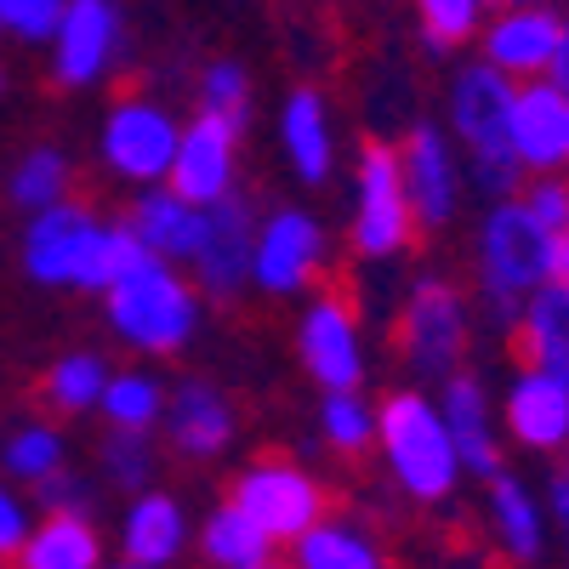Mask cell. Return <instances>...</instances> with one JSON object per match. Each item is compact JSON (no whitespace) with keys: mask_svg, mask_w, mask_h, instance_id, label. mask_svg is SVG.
Wrapping results in <instances>:
<instances>
[{"mask_svg":"<svg viewBox=\"0 0 569 569\" xmlns=\"http://www.w3.org/2000/svg\"><path fill=\"white\" fill-rule=\"evenodd\" d=\"M472 342V302L461 297V284L445 273L410 279L405 308H399V359L416 382H445L461 370Z\"/></svg>","mask_w":569,"mask_h":569,"instance_id":"obj_6","label":"cell"},{"mask_svg":"<svg viewBox=\"0 0 569 569\" xmlns=\"http://www.w3.org/2000/svg\"><path fill=\"white\" fill-rule=\"evenodd\" d=\"M439 416L456 439V456L467 467V479H496L501 472V416H496V399L485 388V376L472 370H456L439 382Z\"/></svg>","mask_w":569,"mask_h":569,"instance_id":"obj_20","label":"cell"},{"mask_svg":"<svg viewBox=\"0 0 569 569\" xmlns=\"http://www.w3.org/2000/svg\"><path fill=\"white\" fill-rule=\"evenodd\" d=\"M512 160L530 177L569 171V91L541 80H518L512 91Z\"/></svg>","mask_w":569,"mask_h":569,"instance_id":"obj_19","label":"cell"},{"mask_svg":"<svg viewBox=\"0 0 569 569\" xmlns=\"http://www.w3.org/2000/svg\"><path fill=\"white\" fill-rule=\"evenodd\" d=\"M376 450H382L388 479L410 507H450L467 479L450 427L433 393H421V388H393L376 405Z\"/></svg>","mask_w":569,"mask_h":569,"instance_id":"obj_4","label":"cell"},{"mask_svg":"<svg viewBox=\"0 0 569 569\" xmlns=\"http://www.w3.org/2000/svg\"><path fill=\"white\" fill-rule=\"evenodd\" d=\"M103 388H109V359L91 353V348L58 353L52 365H46V376H40V399H46V410H52L58 421L91 416L98 399H103Z\"/></svg>","mask_w":569,"mask_h":569,"instance_id":"obj_29","label":"cell"},{"mask_svg":"<svg viewBox=\"0 0 569 569\" xmlns=\"http://www.w3.org/2000/svg\"><path fill=\"white\" fill-rule=\"evenodd\" d=\"M490 7H541V0H490Z\"/></svg>","mask_w":569,"mask_h":569,"instance_id":"obj_43","label":"cell"},{"mask_svg":"<svg viewBox=\"0 0 569 569\" xmlns=\"http://www.w3.org/2000/svg\"><path fill=\"white\" fill-rule=\"evenodd\" d=\"M0 98H7V69H0Z\"/></svg>","mask_w":569,"mask_h":569,"instance_id":"obj_44","label":"cell"},{"mask_svg":"<svg viewBox=\"0 0 569 569\" xmlns=\"http://www.w3.org/2000/svg\"><path fill=\"white\" fill-rule=\"evenodd\" d=\"M29 490H34V507L40 512H91V479H86V472H74L69 461L58 472H46V479L29 485Z\"/></svg>","mask_w":569,"mask_h":569,"instance_id":"obj_39","label":"cell"},{"mask_svg":"<svg viewBox=\"0 0 569 569\" xmlns=\"http://www.w3.org/2000/svg\"><path fill=\"white\" fill-rule=\"evenodd\" d=\"M563 456H569V450H563ZM563 485H569V461H563Z\"/></svg>","mask_w":569,"mask_h":569,"instance_id":"obj_45","label":"cell"},{"mask_svg":"<svg viewBox=\"0 0 569 569\" xmlns=\"http://www.w3.org/2000/svg\"><path fill=\"white\" fill-rule=\"evenodd\" d=\"M194 103L200 114H222L233 126L251 120V103H257V74L240 63V58H206L200 74H194Z\"/></svg>","mask_w":569,"mask_h":569,"instance_id":"obj_35","label":"cell"},{"mask_svg":"<svg viewBox=\"0 0 569 569\" xmlns=\"http://www.w3.org/2000/svg\"><path fill=\"white\" fill-rule=\"evenodd\" d=\"M69 0H0V40H23V46H46L58 29Z\"/></svg>","mask_w":569,"mask_h":569,"instance_id":"obj_37","label":"cell"},{"mask_svg":"<svg viewBox=\"0 0 569 569\" xmlns=\"http://www.w3.org/2000/svg\"><path fill=\"white\" fill-rule=\"evenodd\" d=\"M393 149H399V177L410 194L416 233H445L461 217V194H467V166L445 120H410Z\"/></svg>","mask_w":569,"mask_h":569,"instance_id":"obj_12","label":"cell"},{"mask_svg":"<svg viewBox=\"0 0 569 569\" xmlns=\"http://www.w3.org/2000/svg\"><path fill=\"white\" fill-rule=\"evenodd\" d=\"M472 273H479V313L496 330H512L525 302L552 279V233L525 211V200H490L472 233Z\"/></svg>","mask_w":569,"mask_h":569,"instance_id":"obj_5","label":"cell"},{"mask_svg":"<svg viewBox=\"0 0 569 569\" xmlns=\"http://www.w3.org/2000/svg\"><path fill=\"white\" fill-rule=\"evenodd\" d=\"M501 439L525 456H563L569 450V370L518 365L501 388Z\"/></svg>","mask_w":569,"mask_h":569,"instance_id":"obj_15","label":"cell"},{"mask_svg":"<svg viewBox=\"0 0 569 569\" xmlns=\"http://www.w3.org/2000/svg\"><path fill=\"white\" fill-rule=\"evenodd\" d=\"M319 439H325V450H337L348 461L376 450V405L365 399V388L319 393Z\"/></svg>","mask_w":569,"mask_h":569,"instance_id":"obj_33","label":"cell"},{"mask_svg":"<svg viewBox=\"0 0 569 569\" xmlns=\"http://www.w3.org/2000/svg\"><path fill=\"white\" fill-rule=\"evenodd\" d=\"M18 251H23V273L34 284H52V291H91V297H103L109 284L142 257L126 217L103 222L80 200H58V206L34 211Z\"/></svg>","mask_w":569,"mask_h":569,"instance_id":"obj_1","label":"cell"},{"mask_svg":"<svg viewBox=\"0 0 569 569\" xmlns=\"http://www.w3.org/2000/svg\"><path fill=\"white\" fill-rule=\"evenodd\" d=\"M228 501L240 507L273 547H291L302 530H313L330 512L325 479L308 472L297 456H251L240 472H233Z\"/></svg>","mask_w":569,"mask_h":569,"instance_id":"obj_7","label":"cell"},{"mask_svg":"<svg viewBox=\"0 0 569 569\" xmlns=\"http://www.w3.org/2000/svg\"><path fill=\"white\" fill-rule=\"evenodd\" d=\"M330 233L308 206H273L257 217V251H251V291L268 302L308 297L325 273Z\"/></svg>","mask_w":569,"mask_h":569,"instance_id":"obj_10","label":"cell"},{"mask_svg":"<svg viewBox=\"0 0 569 569\" xmlns=\"http://www.w3.org/2000/svg\"><path fill=\"white\" fill-rule=\"evenodd\" d=\"M103 569H149V563H131V558H114V563H103Z\"/></svg>","mask_w":569,"mask_h":569,"instance_id":"obj_42","label":"cell"},{"mask_svg":"<svg viewBox=\"0 0 569 569\" xmlns=\"http://www.w3.org/2000/svg\"><path fill=\"white\" fill-rule=\"evenodd\" d=\"M262 569H291V563H262Z\"/></svg>","mask_w":569,"mask_h":569,"instance_id":"obj_46","label":"cell"},{"mask_svg":"<svg viewBox=\"0 0 569 569\" xmlns=\"http://www.w3.org/2000/svg\"><path fill=\"white\" fill-rule=\"evenodd\" d=\"M240 142H246V126H233L222 114L182 120L166 188H171V194H182L188 206H217L222 194L240 188Z\"/></svg>","mask_w":569,"mask_h":569,"instance_id":"obj_17","label":"cell"},{"mask_svg":"<svg viewBox=\"0 0 569 569\" xmlns=\"http://www.w3.org/2000/svg\"><path fill=\"white\" fill-rule=\"evenodd\" d=\"M188 541H194V518H188L182 496L149 485V490H137L120 512V558L131 563H149V569H171Z\"/></svg>","mask_w":569,"mask_h":569,"instance_id":"obj_22","label":"cell"},{"mask_svg":"<svg viewBox=\"0 0 569 569\" xmlns=\"http://www.w3.org/2000/svg\"><path fill=\"white\" fill-rule=\"evenodd\" d=\"M103 325L120 348L137 359H177L206 325V297L177 262L142 251L109 291H103Z\"/></svg>","mask_w":569,"mask_h":569,"instance_id":"obj_2","label":"cell"},{"mask_svg":"<svg viewBox=\"0 0 569 569\" xmlns=\"http://www.w3.org/2000/svg\"><path fill=\"white\" fill-rule=\"evenodd\" d=\"M518 200H525V211L552 233V240L569 233V171H547V177L525 182V188H518Z\"/></svg>","mask_w":569,"mask_h":569,"instance_id":"obj_38","label":"cell"},{"mask_svg":"<svg viewBox=\"0 0 569 569\" xmlns=\"http://www.w3.org/2000/svg\"><path fill=\"white\" fill-rule=\"evenodd\" d=\"M160 433H166L171 456L206 467V461L233 450V439H240V410H233V399L211 382V376L188 370V376H177V382H166Z\"/></svg>","mask_w":569,"mask_h":569,"instance_id":"obj_16","label":"cell"},{"mask_svg":"<svg viewBox=\"0 0 569 569\" xmlns=\"http://www.w3.org/2000/svg\"><path fill=\"white\" fill-rule=\"evenodd\" d=\"M29 530H34V512H29V501L7 485V472H0V563H12V558L23 552Z\"/></svg>","mask_w":569,"mask_h":569,"instance_id":"obj_40","label":"cell"},{"mask_svg":"<svg viewBox=\"0 0 569 569\" xmlns=\"http://www.w3.org/2000/svg\"><path fill=\"white\" fill-rule=\"evenodd\" d=\"M547 80L569 91V18H563V34H558V52H552V69H547Z\"/></svg>","mask_w":569,"mask_h":569,"instance_id":"obj_41","label":"cell"},{"mask_svg":"<svg viewBox=\"0 0 569 569\" xmlns=\"http://www.w3.org/2000/svg\"><path fill=\"white\" fill-rule=\"evenodd\" d=\"M200 217H206L200 206H188L166 182H154V188H137V200L126 211V228L137 233V246L149 257H166V262L188 268V257H194V246H200Z\"/></svg>","mask_w":569,"mask_h":569,"instance_id":"obj_24","label":"cell"},{"mask_svg":"<svg viewBox=\"0 0 569 569\" xmlns=\"http://www.w3.org/2000/svg\"><path fill=\"white\" fill-rule=\"evenodd\" d=\"M416 240L410 194L399 177V149L382 137H370L353 160V217H348V246L365 262H393Z\"/></svg>","mask_w":569,"mask_h":569,"instance_id":"obj_8","label":"cell"},{"mask_svg":"<svg viewBox=\"0 0 569 569\" xmlns=\"http://www.w3.org/2000/svg\"><path fill=\"white\" fill-rule=\"evenodd\" d=\"M512 91H518V80H507L485 58L456 63L445 80V131L461 149L467 182L485 200H507L525 182V166L512 160V131H507L512 126Z\"/></svg>","mask_w":569,"mask_h":569,"instance_id":"obj_3","label":"cell"},{"mask_svg":"<svg viewBox=\"0 0 569 569\" xmlns=\"http://www.w3.org/2000/svg\"><path fill=\"white\" fill-rule=\"evenodd\" d=\"M98 472H103L114 490H126V496L149 490L154 472H160V445H154V433H126V427H109L103 445H98Z\"/></svg>","mask_w":569,"mask_h":569,"instance_id":"obj_36","label":"cell"},{"mask_svg":"<svg viewBox=\"0 0 569 569\" xmlns=\"http://www.w3.org/2000/svg\"><path fill=\"white\" fill-rule=\"evenodd\" d=\"M18 569H103V530L91 512H40L23 552L12 558Z\"/></svg>","mask_w":569,"mask_h":569,"instance_id":"obj_25","label":"cell"},{"mask_svg":"<svg viewBox=\"0 0 569 569\" xmlns=\"http://www.w3.org/2000/svg\"><path fill=\"white\" fill-rule=\"evenodd\" d=\"M98 416L109 427H126V433H154L160 416H166V382H160L149 365L109 370V388L98 399Z\"/></svg>","mask_w":569,"mask_h":569,"instance_id":"obj_30","label":"cell"},{"mask_svg":"<svg viewBox=\"0 0 569 569\" xmlns=\"http://www.w3.org/2000/svg\"><path fill=\"white\" fill-rule=\"evenodd\" d=\"M126 58V7L120 0H69L52 40H46V74L58 91L103 86Z\"/></svg>","mask_w":569,"mask_h":569,"instance_id":"obj_11","label":"cell"},{"mask_svg":"<svg viewBox=\"0 0 569 569\" xmlns=\"http://www.w3.org/2000/svg\"><path fill=\"white\" fill-rule=\"evenodd\" d=\"M69 461V445H63V433H58V421H18L12 433H7V445H0V472L7 479H23V485H40L46 472H58Z\"/></svg>","mask_w":569,"mask_h":569,"instance_id":"obj_34","label":"cell"},{"mask_svg":"<svg viewBox=\"0 0 569 569\" xmlns=\"http://www.w3.org/2000/svg\"><path fill=\"white\" fill-rule=\"evenodd\" d=\"M200 246L188 257V279L200 284L206 302H240L251 291V251H257V206L251 194H222L217 206H200Z\"/></svg>","mask_w":569,"mask_h":569,"instance_id":"obj_14","label":"cell"},{"mask_svg":"<svg viewBox=\"0 0 569 569\" xmlns=\"http://www.w3.org/2000/svg\"><path fill=\"white\" fill-rule=\"evenodd\" d=\"M7 194H12V206L29 211V217L46 211V206H58V200H69V194H74V160L58 149V142H34V149L12 166Z\"/></svg>","mask_w":569,"mask_h":569,"instance_id":"obj_31","label":"cell"},{"mask_svg":"<svg viewBox=\"0 0 569 569\" xmlns=\"http://www.w3.org/2000/svg\"><path fill=\"white\" fill-rule=\"evenodd\" d=\"M194 547H200V563L206 569H262L279 552L233 501H217L200 518V525H194Z\"/></svg>","mask_w":569,"mask_h":569,"instance_id":"obj_28","label":"cell"},{"mask_svg":"<svg viewBox=\"0 0 569 569\" xmlns=\"http://www.w3.org/2000/svg\"><path fill=\"white\" fill-rule=\"evenodd\" d=\"M410 12H416L421 52L450 58V52H461V46L479 40V29L490 18V0H410Z\"/></svg>","mask_w":569,"mask_h":569,"instance_id":"obj_32","label":"cell"},{"mask_svg":"<svg viewBox=\"0 0 569 569\" xmlns=\"http://www.w3.org/2000/svg\"><path fill=\"white\" fill-rule=\"evenodd\" d=\"M291 569H388V552L376 547L359 518L325 512L313 530L291 541Z\"/></svg>","mask_w":569,"mask_h":569,"instance_id":"obj_27","label":"cell"},{"mask_svg":"<svg viewBox=\"0 0 569 569\" xmlns=\"http://www.w3.org/2000/svg\"><path fill=\"white\" fill-rule=\"evenodd\" d=\"M507 337L518 348V365L569 370V279H547L525 302V313H518V325Z\"/></svg>","mask_w":569,"mask_h":569,"instance_id":"obj_26","label":"cell"},{"mask_svg":"<svg viewBox=\"0 0 569 569\" xmlns=\"http://www.w3.org/2000/svg\"><path fill=\"white\" fill-rule=\"evenodd\" d=\"M485 518H490V536L496 547L525 569V563H541L547 558V536H552V512H547V496H536L518 472H496L485 479Z\"/></svg>","mask_w":569,"mask_h":569,"instance_id":"obj_23","label":"cell"},{"mask_svg":"<svg viewBox=\"0 0 569 569\" xmlns=\"http://www.w3.org/2000/svg\"><path fill=\"white\" fill-rule=\"evenodd\" d=\"M558 34H563V12L552 0H541V7H496L472 46H479V58L490 69H501L507 80H541L552 69Z\"/></svg>","mask_w":569,"mask_h":569,"instance_id":"obj_18","label":"cell"},{"mask_svg":"<svg viewBox=\"0 0 569 569\" xmlns=\"http://www.w3.org/2000/svg\"><path fill=\"white\" fill-rule=\"evenodd\" d=\"M279 154L291 166L297 182L308 188H325L330 171H337V114H330V98L319 86H291L279 103Z\"/></svg>","mask_w":569,"mask_h":569,"instance_id":"obj_21","label":"cell"},{"mask_svg":"<svg viewBox=\"0 0 569 569\" xmlns=\"http://www.w3.org/2000/svg\"><path fill=\"white\" fill-rule=\"evenodd\" d=\"M182 120L166 98H149V91H126V98L109 103L103 131H98V160L109 177L131 182V188H154L171 171Z\"/></svg>","mask_w":569,"mask_h":569,"instance_id":"obj_9","label":"cell"},{"mask_svg":"<svg viewBox=\"0 0 569 569\" xmlns=\"http://www.w3.org/2000/svg\"><path fill=\"white\" fill-rule=\"evenodd\" d=\"M297 365L319 393H348L365 388L370 353H365V325L342 291H319L297 313Z\"/></svg>","mask_w":569,"mask_h":569,"instance_id":"obj_13","label":"cell"}]
</instances>
